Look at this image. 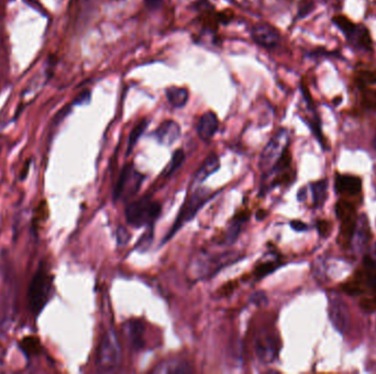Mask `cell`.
I'll return each instance as SVG.
<instances>
[{"label":"cell","instance_id":"4dcf8cb0","mask_svg":"<svg viewBox=\"0 0 376 374\" xmlns=\"http://www.w3.org/2000/svg\"><path fill=\"white\" fill-rule=\"evenodd\" d=\"M291 227L294 228L295 231L303 232L306 230V224L303 223L301 220H293L291 223Z\"/></svg>","mask_w":376,"mask_h":374},{"label":"cell","instance_id":"52a82bcc","mask_svg":"<svg viewBox=\"0 0 376 374\" xmlns=\"http://www.w3.org/2000/svg\"><path fill=\"white\" fill-rule=\"evenodd\" d=\"M210 194L206 190H197L195 191V194L190 196V198L186 201V204L183 206L182 210H181L180 214L177 216L176 222H175L174 226H173L172 231L167 235L166 239L172 237L178 228L182 227L187 220H192L197 212L202 208V206L206 204L207 201L210 200Z\"/></svg>","mask_w":376,"mask_h":374},{"label":"cell","instance_id":"8992f818","mask_svg":"<svg viewBox=\"0 0 376 374\" xmlns=\"http://www.w3.org/2000/svg\"><path fill=\"white\" fill-rule=\"evenodd\" d=\"M145 176L135 170L133 165H126L122 169L114 191L115 200H129L138 194Z\"/></svg>","mask_w":376,"mask_h":374},{"label":"cell","instance_id":"1f68e13d","mask_svg":"<svg viewBox=\"0 0 376 374\" xmlns=\"http://www.w3.org/2000/svg\"><path fill=\"white\" fill-rule=\"evenodd\" d=\"M372 145H373V149L376 151V133L375 135H374L373 142H372Z\"/></svg>","mask_w":376,"mask_h":374},{"label":"cell","instance_id":"277c9868","mask_svg":"<svg viewBox=\"0 0 376 374\" xmlns=\"http://www.w3.org/2000/svg\"><path fill=\"white\" fill-rule=\"evenodd\" d=\"M289 143V133L287 130L281 129L272 137L262 151L260 157V169L263 173H269L277 166L279 159L285 154Z\"/></svg>","mask_w":376,"mask_h":374},{"label":"cell","instance_id":"6da1fadb","mask_svg":"<svg viewBox=\"0 0 376 374\" xmlns=\"http://www.w3.org/2000/svg\"><path fill=\"white\" fill-rule=\"evenodd\" d=\"M51 292H52V278L45 269L44 265L41 263L28 287V308L33 316L37 318L42 312L45 305L50 301Z\"/></svg>","mask_w":376,"mask_h":374},{"label":"cell","instance_id":"7402d4cb","mask_svg":"<svg viewBox=\"0 0 376 374\" xmlns=\"http://www.w3.org/2000/svg\"><path fill=\"white\" fill-rule=\"evenodd\" d=\"M336 213L340 220H350V218H356V210L353 204H350L349 201L340 200L336 204Z\"/></svg>","mask_w":376,"mask_h":374},{"label":"cell","instance_id":"ac0fdd59","mask_svg":"<svg viewBox=\"0 0 376 374\" xmlns=\"http://www.w3.org/2000/svg\"><path fill=\"white\" fill-rule=\"evenodd\" d=\"M220 168V161L217 155L210 154L207 157L206 161H204V164L202 165L198 170L196 171L194 177V186L196 185L202 184L206 180L208 177L214 174L218 169Z\"/></svg>","mask_w":376,"mask_h":374},{"label":"cell","instance_id":"2e32d148","mask_svg":"<svg viewBox=\"0 0 376 374\" xmlns=\"http://www.w3.org/2000/svg\"><path fill=\"white\" fill-rule=\"evenodd\" d=\"M361 179L350 175H338L336 179V192L346 196H356L361 192Z\"/></svg>","mask_w":376,"mask_h":374},{"label":"cell","instance_id":"f546056e","mask_svg":"<svg viewBox=\"0 0 376 374\" xmlns=\"http://www.w3.org/2000/svg\"><path fill=\"white\" fill-rule=\"evenodd\" d=\"M90 100V92H88V90H85V92H83L82 94L78 96V98H76V100H75L74 104H88Z\"/></svg>","mask_w":376,"mask_h":374},{"label":"cell","instance_id":"44dd1931","mask_svg":"<svg viewBox=\"0 0 376 374\" xmlns=\"http://www.w3.org/2000/svg\"><path fill=\"white\" fill-rule=\"evenodd\" d=\"M147 125H149V120L142 119L141 121L138 122L137 125L133 127L129 135V141H128L127 155H129L133 151V147H135V144L138 143L140 137H142V134L147 130Z\"/></svg>","mask_w":376,"mask_h":374},{"label":"cell","instance_id":"5b68a950","mask_svg":"<svg viewBox=\"0 0 376 374\" xmlns=\"http://www.w3.org/2000/svg\"><path fill=\"white\" fill-rule=\"evenodd\" d=\"M234 259V254H224V255L212 256L210 254L202 253L197 255L190 266V275L195 279H204L216 273L222 268L230 265Z\"/></svg>","mask_w":376,"mask_h":374},{"label":"cell","instance_id":"8fae6325","mask_svg":"<svg viewBox=\"0 0 376 374\" xmlns=\"http://www.w3.org/2000/svg\"><path fill=\"white\" fill-rule=\"evenodd\" d=\"M252 40L267 50H274L281 42L279 31L267 23H257L251 29Z\"/></svg>","mask_w":376,"mask_h":374},{"label":"cell","instance_id":"7c38bea8","mask_svg":"<svg viewBox=\"0 0 376 374\" xmlns=\"http://www.w3.org/2000/svg\"><path fill=\"white\" fill-rule=\"evenodd\" d=\"M157 142L165 147H170L181 137L180 124L173 120H167L159 124V127L153 133Z\"/></svg>","mask_w":376,"mask_h":374},{"label":"cell","instance_id":"484cf974","mask_svg":"<svg viewBox=\"0 0 376 374\" xmlns=\"http://www.w3.org/2000/svg\"><path fill=\"white\" fill-rule=\"evenodd\" d=\"M360 308L366 313H373L376 311V291L372 297H363L360 301Z\"/></svg>","mask_w":376,"mask_h":374},{"label":"cell","instance_id":"603a6c76","mask_svg":"<svg viewBox=\"0 0 376 374\" xmlns=\"http://www.w3.org/2000/svg\"><path fill=\"white\" fill-rule=\"evenodd\" d=\"M41 348L42 347H41L40 342L37 340V338H23V342H20V349L25 352L28 358L40 354Z\"/></svg>","mask_w":376,"mask_h":374},{"label":"cell","instance_id":"3957f363","mask_svg":"<svg viewBox=\"0 0 376 374\" xmlns=\"http://www.w3.org/2000/svg\"><path fill=\"white\" fill-rule=\"evenodd\" d=\"M161 204L149 198H141L133 201L126 210V218L129 225L140 228L152 225L161 214Z\"/></svg>","mask_w":376,"mask_h":374},{"label":"cell","instance_id":"7a4b0ae2","mask_svg":"<svg viewBox=\"0 0 376 374\" xmlns=\"http://www.w3.org/2000/svg\"><path fill=\"white\" fill-rule=\"evenodd\" d=\"M121 362V346L114 330H110L102 336L97 352L98 369L100 372H115Z\"/></svg>","mask_w":376,"mask_h":374},{"label":"cell","instance_id":"e0dca14e","mask_svg":"<svg viewBox=\"0 0 376 374\" xmlns=\"http://www.w3.org/2000/svg\"><path fill=\"white\" fill-rule=\"evenodd\" d=\"M154 373L174 374V373H192L194 372L192 366L188 362L181 359H169L161 363L153 370Z\"/></svg>","mask_w":376,"mask_h":374},{"label":"cell","instance_id":"f1b7e54d","mask_svg":"<svg viewBox=\"0 0 376 374\" xmlns=\"http://www.w3.org/2000/svg\"><path fill=\"white\" fill-rule=\"evenodd\" d=\"M145 4L150 11H157L162 6L163 0H145Z\"/></svg>","mask_w":376,"mask_h":374},{"label":"cell","instance_id":"5bb4252c","mask_svg":"<svg viewBox=\"0 0 376 374\" xmlns=\"http://www.w3.org/2000/svg\"><path fill=\"white\" fill-rule=\"evenodd\" d=\"M123 334L133 349L140 350L145 347V325L140 320H129L123 325Z\"/></svg>","mask_w":376,"mask_h":374},{"label":"cell","instance_id":"cb8c5ba5","mask_svg":"<svg viewBox=\"0 0 376 374\" xmlns=\"http://www.w3.org/2000/svg\"><path fill=\"white\" fill-rule=\"evenodd\" d=\"M185 161L184 151L182 149H177L173 154L172 159H171L170 164L167 165L166 168L163 171V176L167 177L174 174L177 169L182 166Z\"/></svg>","mask_w":376,"mask_h":374},{"label":"cell","instance_id":"30bf717a","mask_svg":"<svg viewBox=\"0 0 376 374\" xmlns=\"http://www.w3.org/2000/svg\"><path fill=\"white\" fill-rule=\"evenodd\" d=\"M329 318L334 328L344 334L350 328V312L344 300L336 294L330 295L329 299Z\"/></svg>","mask_w":376,"mask_h":374},{"label":"cell","instance_id":"d6986e66","mask_svg":"<svg viewBox=\"0 0 376 374\" xmlns=\"http://www.w3.org/2000/svg\"><path fill=\"white\" fill-rule=\"evenodd\" d=\"M165 94H166L167 101L172 106L173 108L180 109V108L184 107L185 104L188 101V97L190 94L185 88L176 87V86H172V87L167 88L165 90Z\"/></svg>","mask_w":376,"mask_h":374},{"label":"cell","instance_id":"4316f807","mask_svg":"<svg viewBox=\"0 0 376 374\" xmlns=\"http://www.w3.org/2000/svg\"><path fill=\"white\" fill-rule=\"evenodd\" d=\"M317 228H318L319 234H320L322 237H328V236L330 235V233H332V223L328 222V220H318Z\"/></svg>","mask_w":376,"mask_h":374},{"label":"cell","instance_id":"ba28073f","mask_svg":"<svg viewBox=\"0 0 376 374\" xmlns=\"http://www.w3.org/2000/svg\"><path fill=\"white\" fill-rule=\"evenodd\" d=\"M255 349L257 359L262 363H271L277 359L279 354V339L274 334L263 330L255 339Z\"/></svg>","mask_w":376,"mask_h":374},{"label":"cell","instance_id":"9a60e30c","mask_svg":"<svg viewBox=\"0 0 376 374\" xmlns=\"http://www.w3.org/2000/svg\"><path fill=\"white\" fill-rule=\"evenodd\" d=\"M219 127V120L214 112L208 111L202 114L198 124H197V133L202 141H210L217 133Z\"/></svg>","mask_w":376,"mask_h":374},{"label":"cell","instance_id":"d4e9b609","mask_svg":"<svg viewBox=\"0 0 376 374\" xmlns=\"http://www.w3.org/2000/svg\"><path fill=\"white\" fill-rule=\"evenodd\" d=\"M277 268V263L275 261H262V263H260V265H257V268H255V277L261 279V278L265 277V275L273 273Z\"/></svg>","mask_w":376,"mask_h":374},{"label":"cell","instance_id":"4fadbf2b","mask_svg":"<svg viewBox=\"0 0 376 374\" xmlns=\"http://www.w3.org/2000/svg\"><path fill=\"white\" fill-rule=\"evenodd\" d=\"M370 237H371V233H370L369 220L365 214H363L356 220V230H354L350 246L353 247L356 253H362L369 243Z\"/></svg>","mask_w":376,"mask_h":374},{"label":"cell","instance_id":"ffe728a7","mask_svg":"<svg viewBox=\"0 0 376 374\" xmlns=\"http://www.w3.org/2000/svg\"><path fill=\"white\" fill-rule=\"evenodd\" d=\"M313 197L316 206H322L328 196V180L317 181L312 185Z\"/></svg>","mask_w":376,"mask_h":374},{"label":"cell","instance_id":"83f0119b","mask_svg":"<svg viewBox=\"0 0 376 374\" xmlns=\"http://www.w3.org/2000/svg\"><path fill=\"white\" fill-rule=\"evenodd\" d=\"M130 234L128 233L127 230L125 227L120 226L117 231V242L119 245L123 246L126 244L129 243Z\"/></svg>","mask_w":376,"mask_h":374},{"label":"cell","instance_id":"9c48e42d","mask_svg":"<svg viewBox=\"0 0 376 374\" xmlns=\"http://www.w3.org/2000/svg\"><path fill=\"white\" fill-rule=\"evenodd\" d=\"M334 23L341 29L342 32L346 35V39L353 44V46L361 50H369V47L371 46V40H370L369 32L365 27H360L359 25L346 20V18L344 17L334 18Z\"/></svg>","mask_w":376,"mask_h":374}]
</instances>
